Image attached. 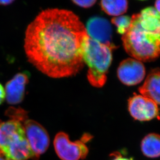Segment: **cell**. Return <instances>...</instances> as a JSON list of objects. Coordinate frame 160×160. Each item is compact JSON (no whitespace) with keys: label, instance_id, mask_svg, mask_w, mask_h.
I'll use <instances>...</instances> for the list:
<instances>
[{"label":"cell","instance_id":"obj_1","mask_svg":"<svg viewBox=\"0 0 160 160\" xmlns=\"http://www.w3.org/2000/svg\"><path fill=\"white\" fill-rule=\"evenodd\" d=\"M88 36L74 12L48 8L28 26L24 51L29 62L46 75L54 78L70 77L84 67L82 48Z\"/></svg>","mask_w":160,"mask_h":160},{"label":"cell","instance_id":"obj_2","mask_svg":"<svg viewBox=\"0 0 160 160\" xmlns=\"http://www.w3.org/2000/svg\"><path fill=\"white\" fill-rule=\"evenodd\" d=\"M122 39L125 51L133 58L143 62L158 58L160 56V13L149 7L134 14Z\"/></svg>","mask_w":160,"mask_h":160},{"label":"cell","instance_id":"obj_3","mask_svg":"<svg viewBox=\"0 0 160 160\" xmlns=\"http://www.w3.org/2000/svg\"><path fill=\"white\" fill-rule=\"evenodd\" d=\"M115 46L102 44L89 36L82 48L84 63L88 67L87 78L92 86L101 88L106 83L107 74L112 61V50Z\"/></svg>","mask_w":160,"mask_h":160},{"label":"cell","instance_id":"obj_4","mask_svg":"<svg viewBox=\"0 0 160 160\" xmlns=\"http://www.w3.org/2000/svg\"><path fill=\"white\" fill-rule=\"evenodd\" d=\"M92 138L90 134L85 133L80 139L72 142L67 133L61 132L54 138L55 151L62 160H84L89 153L87 143Z\"/></svg>","mask_w":160,"mask_h":160},{"label":"cell","instance_id":"obj_5","mask_svg":"<svg viewBox=\"0 0 160 160\" xmlns=\"http://www.w3.org/2000/svg\"><path fill=\"white\" fill-rule=\"evenodd\" d=\"M22 124L35 160H37L48 148L50 142L48 134L42 125L33 120L27 119Z\"/></svg>","mask_w":160,"mask_h":160},{"label":"cell","instance_id":"obj_6","mask_svg":"<svg viewBox=\"0 0 160 160\" xmlns=\"http://www.w3.org/2000/svg\"><path fill=\"white\" fill-rule=\"evenodd\" d=\"M128 109L131 116L138 121H148L160 118L158 105L142 95L135 94L128 100Z\"/></svg>","mask_w":160,"mask_h":160},{"label":"cell","instance_id":"obj_7","mask_svg":"<svg viewBox=\"0 0 160 160\" xmlns=\"http://www.w3.org/2000/svg\"><path fill=\"white\" fill-rule=\"evenodd\" d=\"M146 74L143 64L140 61L128 58L120 64L117 70L119 80L124 85L134 86L142 82Z\"/></svg>","mask_w":160,"mask_h":160},{"label":"cell","instance_id":"obj_8","mask_svg":"<svg viewBox=\"0 0 160 160\" xmlns=\"http://www.w3.org/2000/svg\"><path fill=\"white\" fill-rule=\"evenodd\" d=\"M3 157L8 160H35L24 132L14 136L8 142L3 150Z\"/></svg>","mask_w":160,"mask_h":160},{"label":"cell","instance_id":"obj_9","mask_svg":"<svg viewBox=\"0 0 160 160\" xmlns=\"http://www.w3.org/2000/svg\"><path fill=\"white\" fill-rule=\"evenodd\" d=\"M29 78V72H22L15 75L6 83L5 88V98L9 104H18L22 101Z\"/></svg>","mask_w":160,"mask_h":160},{"label":"cell","instance_id":"obj_10","mask_svg":"<svg viewBox=\"0 0 160 160\" xmlns=\"http://www.w3.org/2000/svg\"><path fill=\"white\" fill-rule=\"evenodd\" d=\"M87 33L90 38L102 44L114 46L112 43V27L104 18L92 17L87 23Z\"/></svg>","mask_w":160,"mask_h":160},{"label":"cell","instance_id":"obj_11","mask_svg":"<svg viewBox=\"0 0 160 160\" xmlns=\"http://www.w3.org/2000/svg\"><path fill=\"white\" fill-rule=\"evenodd\" d=\"M140 93L160 105V71L153 70L147 77L144 83L139 88Z\"/></svg>","mask_w":160,"mask_h":160},{"label":"cell","instance_id":"obj_12","mask_svg":"<svg viewBox=\"0 0 160 160\" xmlns=\"http://www.w3.org/2000/svg\"><path fill=\"white\" fill-rule=\"evenodd\" d=\"M141 150L146 157L150 158L160 157V135L150 133L145 136L141 142Z\"/></svg>","mask_w":160,"mask_h":160},{"label":"cell","instance_id":"obj_13","mask_svg":"<svg viewBox=\"0 0 160 160\" xmlns=\"http://www.w3.org/2000/svg\"><path fill=\"white\" fill-rule=\"evenodd\" d=\"M101 6L106 14L118 17L127 12L128 8V2L125 0H103L101 2Z\"/></svg>","mask_w":160,"mask_h":160},{"label":"cell","instance_id":"obj_14","mask_svg":"<svg viewBox=\"0 0 160 160\" xmlns=\"http://www.w3.org/2000/svg\"><path fill=\"white\" fill-rule=\"evenodd\" d=\"M112 22L116 26L118 33L123 35L130 27L131 18L128 16H120L112 18Z\"/></svg>","mask_w":160,"mask_h":160},{"label":"cell","instance_id":"obj_15","mask_svg":"<svg viewBox=\"0 0 160 160\" xmlns=\"http://www.w3.org/2000/svg\"><path fill=\"white\" fill-rule=\"evenodd\" d=\"M96 1L95 0H86V1H72V2L78 6L83 8H89L93 6Z\"/></svg>","mask_w":160,"mask_h":160},{"label":"cell","instance_id":"obj_16","mask_svg":"<svg viewBox=\"0 0 160 160\" xmlns=\"http://www.w3.org/2000/svg\"><path fill=\"white\" fill-rule=\"evenodd\" d=\"M111 160H134L132 158H128L123 156L120 152H114L111 154Z\"/></svg>","mask_w":160,"mask_h":160},{"label":"cell","instance_id":"obj_17","mask_svg":"<svg viewBox=\"0 0 160 160\" xmlns=\"http://www.w3.org/2000/svg\"><path fill=\"white\" fill-rule=\"evenodd\" d=\"M2 121L0 120V156L3 157V150L5 147V141L3 133L1 128V123Z\"/></svg>","mask_w":160,"mask_h":160},{"label":"cell","instance_id":"obj_18","mask_svg":"<svg viewBox=\"0 0 160 160\" xmlns=\"http://www.w3.org/2000/svg\"><path fill=\"white\" fill-rule=\"evenodd\" d=\"M5 99V88L0 83V105L3 103Z\"/></svg>","mask_w":160,"mask_h":160},{"label":"cell","instance_id":"obj_19","mask_svg":"<svg viewBox=\"0 0 160 160\" xmlns=\"http://www.w3.org/2000/svg\"><path fill=\"white\" fill-rule=\"evenodd\" d=\"M14 2V1H10V0L0 1V5H1V6H8V5L12 4Z\"/></svg>","mask_w":160,"mask_h":160},{"label":"cell","instance_id":"obj_20","mask_svg":"<svg viewBox=\"0 0 160 160\" xmlns=\"http://www.w3.org/2000/svg\"><path fill=\"white\" fill-rule=\"evenodd\" d=\"M155 7L156 10L160 13V1H157L155 2Z\"/></svg>","mask_w":160,"mask_h":160},{"label":"cell","instance_id":"obj_21","mask_svg":"<svg viewBox=\"0 0 160 160\" xmlns=\"http://www.w3.org/2000/svg\"><path fill=\"white\" fill-rule=\"evenodd\" d=\"M3 157L0 156V160H8L7 159H5V158H4Z\"/></svg>","mask_w":160,"mask_h":160}]
</instances>
